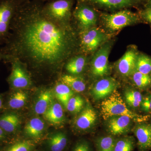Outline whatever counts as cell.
<instances>
[{
    "mask_svg": "<svg viewBox=\"0 0 151 151\" xmlns=\"http://www.w3.org/2000/svg\"><path fill=\"white\" fill-rule=\"evenodd\" d=\"M84 107V99L79 95L72 96L68 103L66 109L70 113L78 114Z\"/></svg>",
    "mask_w": 151,
    "mask_h": 151,
    "instance_id": "f1b7e54d",
    "label": "cell"
},
{
    "mask_svg": "<svg viewBox=\"0 0 151 151\" xmlns=\"http://www.w3.org/2000/svg\"><path fill=\"white\" fill-rule=\"evenodd\" d=\"M3 105V98L2 95L0 94V111L2 108Z\"/></svg>",
    "mask_w": 151,
    "mask_h": 151,
    "instance_id": "d590c367",
    "label": "cell"
},
{
    "mask_svg": "<svg viewBox=\"0 0 151 151\" xmlns=\"http://www.w3.org/2000/svg\"><path fill=\"white\" fill-rule=\"evenodd\" d=\"M59 80L70 87L73 92L81 93L86 89V82L81 76L69 74H63L60 77Z\"/></svg>",
    "mask_w": 151,
    "mask_h": 151,
    "instance_id": "ffe728a7",
    "label": "cell"
},
{
    "mask_svg": "<svg viewBox=\"0 0 151 151\" xmlns=\"http://www.w3.org/2000/svg\"><path fill=\"white\" fill-rule=\"evenodd\" d=\"M86 63V55L79 53L69 58L65 63L64 67L69 74L78 76L84 71Z\"/></svg>",
    "mask_w": 151,
    "mask_h": 151,
    "instance_id": "9a60e30c",
    "label": "cell"
},
{
    "mask_svg": "<svg viewBox=\"0 0 151 151\" xmlns=\"http://www.w3.org/2000/svg\"><path fill=\"white\" fill-rule=\"evenodd\" d=\"M82 1L111 9H119L129 7L134 5L137 0H82Z\"/></svg>",
    "mask_w": 151,
    "mask_h": 151,
    "instance_id": "2e32d148",
    "label": "cell"
},
{
    "mask_svg": "<svg viewBox=\"0 0 151 151\" xmlns=\"http://www.w3.org/2000/svg\"><path fill=\"white\" fill-rule=\"evenodd\" d=\"M133 132L137 139L140 150L146 151L151 149V124L145 122L137 123Z\"/></svg>",
    "mask_w": 151,
    "mask_h": 151,
    "instance_id": "4fadbf2b",
    "label": "cell"
},
{
    "mask_svg": "<svg viewBox=\"0 0 151 151\" xmlns=\"http://www.w3.org/2000/svg\"><path fill=\"white\" fill-rule=\"evenodd\" d=\"M141 15L145 20L151 24V7H147L143 11Z\"/></svg>",
    "mask_w": 151,
    "mask_h": 151,
    "instance_id": "836d02e7",
    "label": "cell"
},
{
    "mask_svg": "<svg viewBox=\"0 0 151 151\" xmlns=\"http://www.w3.org/2000/svg\"><path fill=\"white\" fill-rule=\"evenodd\" d=\"M135 70L144 74L151 73V58L144 54H139L136 61Z\"/></svg>",
    "mask_w": 151,
    "mask_h": 151,
    "instance_id": "4316f807",
    "label": "cell"
},
{
    "mask_svg": "<svg viewBox=\"0 0 151 151\" xmlns=\"http://www.w3.org/2000/svg\"><path fill=\"white\" fill-rule=\"evenodd\" d=\"M139 54L135 46L128 47L124 55L116 63L117 70L121 75L129 76L134 72L136 61Z\"/></svg>",
    "mask_w": 151,
    "mask_h": 151,
    "instance_id": "30bf717a",
    "label": "cell"
},
{
    "mask_svg": "<svg viewBox=\"0 0 151 151\" xmlns=\"http://www.w3.org/2000/svg\"><path fill=\"white\" fill-rule=\"evenodd\" d=\"M134 146V138L131 137H124L115 140L113 151H133Z\"/></svg>",
    "mask_w": 151,
    "mask_h": 151,
    "instance_id": "83f0119b",
    "label": "cell"
},
{
    "mask_svg": "<svg viewBox=\"0 0 151 151\" xmlns=\"http://www.w3.org/2000/svg\"><path fill=\"white\" fill-rule=\"evenodd\" d=\"M73 151H91V150L87 142L81 141L76 145Z\"/></svg>",
    "mask_w": 151,
    "mask_h": 151,
    "instance_id": "d6a6232c",
    "label": "cell"
},
{
    "mask_svg": "<svg viewBox=\"0 0 151 151\" xmlns=\"http://www.w3.org/2000/svg\"><path fill=\"white\" fill-rule=\"evenodd\" d=\"M72 0H53L43 5L45 14L53 20L60 24H71Z\"/></svg>",
    "mask_w": 151,
    "mask_h": 151,
    "instance_id": "277c9868",
    "label": "cell"
},
{
    "mask_svg": "<svg viewBox=\"0 0 151 151\" xmlns=\"http://www.w3.org/2000/svg\"><path fill=\"white\" fill-rule=\"evenodd\" d=\"M101 113L103 119L107 120L116 116H127L130 117L136 123L145 122L149 116H142L131 111L121 94L117 90H115L102 102L100 106Z\"/></svg>",
    "mask_w": 151,
    "mask_h": 151,
    "instance_id": "7a4b0ae2",
    "label": "cell"
},
{
    "mask_svg": "<svg viewBox=\"0 0 151 151\" xmlns=\"http://www.w3.org/2000/svg\"><path fill=\"white\" fill-rule=\"evenodd\" d=\"M33 146V143L31 141H23L14 144L6 151H30Z\"/></svg>",
    "mask_w": 151,
    "mask_h": 151,
    "instance_id": "4dcf8cb0",
    "label": "cell"
},
{
    "mask_svg": "<svg viewBox=\"0 0 151 151\" xmlns=\"http://www.w3.org/2000/svg\"><path fill=\"white\" fill-rule=\"evenodd\" d=\"M5 137L6 132L0 127V140H1Z\"/></svg>",
    "mask_w": 151,
    "mask_h": 151,
    "instance_id": "e575fe53",
    "label": "cell"
},
{
    "mask_svg": "<svg viewBox=\"0 0 151 151\" xmlns=\"http://www.w3.org/2000/svg\"><path fill=\"white\" fill-rule=\"evenodd\" d=\"M43 115L45 119L53 124H62L65 120L62 105L58 102H52Z\"/></svg>",
    "mask_w": 151,
    "mask_h": 151,
    "instance_id": "e0dca14e",
    "label": "cell"
},
{
    "mask_svg": "<svg viewBox=\"0 0 151 151\" xmlns=\"http://www.w3.org/2000/svg\"><path fill=\"white\" fill-rule=\"evenodd\" d=\"M125 103L134 109L140 108L143 96L142 93L137 89L129 88L124 93Z\"/></svg>",
    "mask_w": 151,
    "mask_h": 151,
    "instance_id": "603a6c76",
    "label": "cell"
},
{
    "mask_svg": "<svg viewBox=\"0 0 151 151\" xmlns=\"http://www.w3.org/2000/svg\"><path fill=\"white\" fill-rule=\"evenodd\" d=\"M81 53L84 54L95 52L111 37V35L99 28L93 27L78 32Z\"/></svg>",
    "mask_w": 151,
    "mask_h": 151,
    "instance_id": "3957f363",
    "label": "cell"
},
{
    "mask_svg": "<svg viewBox=\"0 0 151 151\" xmlns=\"http://www.w3.org/2000/svg\"><path fill=\"white\" fill-rule=\"evenodd\" d=\"M43 1H48V2H49L50 1H53V0H43Z\"/></svg>",
    "mask_w": 151,
    "mask_h": 151,
    "instance_id": "74e56055",
    "label": "cell"
},
{
    "mask_svg": "<svg viewBox=\"0 0 151 151\" xmlns=\"http://www.w3.org/2000/svg\"><path fill=\"white\" fill-rule=\"evenodd\" d=\"M148 7H151V0H149Z\"/></svg>",
    "mask_w": 151,
    "mask_h": 151,
    "instance_id": "8d00e7d4",
    "label": "cell"
},
{
    "mask_svg": "<svg viewBox=\"0 0 151 151\" xmlns=\"http://www.w3.org/2000/svg\"><path fill=\"white\" fill-rule=\"evenodd\" d=\"M20 124V119L17 114L6 113L0 116V127L6 133H13L17 129Z\"/></svg>",
    "mask_w": 151,
    "mask_h": 151,
    "instance_id": "d6986e66",
    "label": "cell"
},
{
    "mask_svg": "<svg viewBox=\"0 0 151 151\" xmlns=\"http://www.w3.org/2000/svg\"><path fill=\"white\" fill-rule=\"evenodd\" d=\"M21 0H0V44H4L9 34L10 26Z\"/></svg>",
    "mask_w": 151,
    "mask_h": 151,
    "instance_id": "52a82bcc",
    "label": "cell"
},
{
    "mask_svg": "<svg viewBox=\"0 0 151 151\" xmlns=\"http://www.w3.org/2000/svg\"><path fill=\"white\" fill-rule=\"evenodd\" d=\"M78 32L94 27L97 21L95 11L86 3L82 1L76 6L73 12Z\"/></svg>",
    "mask_w": 151,
    "mask_h": 151,
    "instance_id": "9c48e42d",
    "label": "cell"
},
{
    "mask_svg": "<svg viewBox=\"0 0 151 151\" xmlns=\"http://www.w3.org/2000/svg\"><path fill=\"white\" fill-rule=\"evenodd\" d=\"M101 19L103 25L110 32H115L137 22L139 17L128 10H123L111 14H103Z\"/></svg>",
    "mask_w": 151,
    "mask_h": 151,
    "instance_id": "5b68a950",
    "label": "cell"
},
{
    "mask_svg": "<svg viewBox=\"0 0 151 151\" xmlns=\"http://www.w3.org/2000/svg\"><path fill=\"white\" fill-rule=\"evenodd\" d=\"M74 120V125L81 131L89 129L97 122V113L89 103H86Z\"/></svg>",
    "mask_w": 151,
    "mask_h": 151,
    "instance_id": "7c38bea8",
    "label": "cell"
},
{
    "mask_svg": "<svg viewBox=\"0 0 151 151\" xmlns=\"http://www.w3.org/2000/svg\"><path fill=\"white\" fill-rule=\"evenodd\" d=\"M108 132L113 136H119L129 132L134 121L127 116H116L108 119Z\"/></svg>",
    "mask_w": 151,
    "mask_h": 151,
    "instance_id": "5bb4252c",
    "label": "cell"
},
{
    "mask_svg": "<svg viewBox=\"0 0 151 151\" xmlns=\"http://www.w3.org/2000/svg\"><path fill=\"white\" fill-rule=\"evenodd\" d=\"M53 93L50 89L42 91L39 95L34 107V111L37 115H44L53 102Z\"/></svg>",
    "mask_w": 151,
    "mask_h": 151,
    "instance_id": "ac0fdd59",
    "label": "cell"
},
{
    "mask_svg": "<svg viewBox=\"0 0 151 151\" xmlns=\"http://www.w3.org/2000/svg\"><path fill=\"white\" fill-rule=\"evenodd\" d=\"M13 92L9 97L7 105L10 109L13 110L20 109L23 107L28 99L27 94L22 89Z\"/></svg>",
    "mask_w": 151,
    "mask_h": 151,
    "instance_id": "cb8c5ba5",
    "label": "cell"
},
{
    "mask_svg": "<svg viewBox=\"0 0 151 151\" xmlns=\"http://www.w3.org/2000/svg\"><path fill=\"white\" fill-rule=\"evenodd\" d=\"M113 42L108 41L95 52L91 62L90 71L95 78H101L108 75L110 71L109 56Z\"/></svg>",
    "mask_w": 151,
    "mask_h": 151,
    "instance_id": "ba28073f",
    "label": "cell"
},
{
    "mask_svg": "<svg viewBox=\"0 0 151 151\" xmlns=\"http://www.w3.org/2000/svg\"><path fill=\"white\" fill-rule=\"evenodd\" d=\"M73 91L66 84L60 81L57 82L54 88V94L58 101L66 108L68 103L73 95Z\"/></svg>",
    "mask_w": 151,
    "mask_h": 151,
    "instance_id": "44dd1931",
    "label": "cell"
},
{
    "mask_svg": "<svg viewBox=\"0 0 151 151\" xmlns=\"http://www.w3.org/2000/svg\"><path fill=\"white\" fill-rule=\"evenodd\" d=\"M118 86V82L114 78H103L94 84L91 90V94L95 100H102L110 96Z\"/></svg>",
    "mask_w": 151,
    "mask_h": 151,
    "instance_id": "8fae6325",
    "label": "cell"
},
{
    "mask_svg": "<svg viewBox=\"0 0 151 151\" xmlns=\"http://www.w3.org/2000/svg\"><path fill=\"white\" fill-rule=\"evenodd\" d=\"M4 61L10 63L12 64V71L7 81L12 89H22L31 86V76L22 63L15 58H8Z\"/></svg>",
    "mask_w": 151,
    "mask_h": 151,
    "instance_id": "8992f818",
    "label": "cell"
},
{
    "mask_svg": "<svg viewBox=\"0 0 151 151\" xmlns=\"http://www.w3.org/2000/svg\"><path fill=\"white\" fill-rule=\"evenodd\" d=\"M140 108L145 113L151 114V94L143 97Z\"/></svg>",
    "mask_w": 151,
    "mask_h": 151,
    "instance_id": "1f68e13d",
    "label": "cell"
},
{
    "mask_svg": "<svg viewBox=\"0 0 151 151\" xmlns=\"http://www.w3.org/2000/svg\"><path fill=\"white\" fill-rule=\"evenodd\" d=\"M115 139L112 136H106L98 138L96 141L98 151H113Z\"/></svg>",
    "mask_w": 151,
    "mask_h": 151,
    "instance_id": "f546056e",
    "label": "cell"
},
{
    "mask_svg": "<svg viewBox=\"0 0 151 151\" xmlns=\"http://www.w3.org/2000/svg\"><path fill=\"white\" fill-rule=\"evenodd\" d=\"M132 80L136 87L140 89L151 87V75L144 74L135 70L132 74Z\"/></svg>",
    "mask_w": 151,
    "mask_h": 151,
    "instance_id": "484cf974",
    "label": "cell"
},
{
    "mask_svg": "<svg viewBox=\"0 0 151 151\" xmlns=\"http://www.w3.org/2000/svg\"><path fill=\"white\" fill-rule=\"evenodd\" d=\"M43 5L38 0L21 1L8 37L0 47V60L15 58L27 69L54 72L81 53L77 29L50 19Z\"/></svg>",
    "mask_w": 151,
    "mask_h": 151,
    "instance_id": "6da1fadb",
    "label": "cell"
},
{
    "mask_svg": "<svg viewBox=\"0 0 151 151\" xmlns=\"http://www.w3.org/2000/svg\"><path fill=\"white\" fill-rule=\"evenodd\" d=\"M48 144L52 151H62L67 145V137L62 132L56 133L50 137Z\"/></svg>",
    "mask_w": 151,
    "mask_h": 151,
    "instance_id": "d4e9b609",
    "label": "cell"
},
{
    "mask_svg": "<svg viewBox=\"0 0 151 151\" xmlns=\"http://www.w3.org/2000/svg\"><path fill=\"white\" fill-rule=\"evenodd\" d=\"M44 122L38 118H33L28 122L24 127L26 134L31 137H39L45 129Z\"/></svg>",
    "mask_w": 151,
    "mask_h": 151,
    "instance_id": "7402d4cb",
    "label": "cell"
}]
</instances>
